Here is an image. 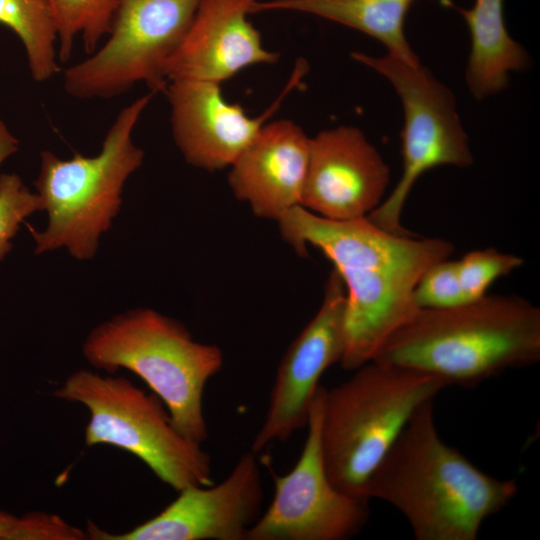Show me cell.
I'll return each mask as SVG.
<instances>
[{"mask_svg": "<svg viewBox=\"0 0 540 540\" xmlns=\"http://www.w3.org/2000/svg\"><path fill=\"white\" fill-rule=\"evenodd\" d=\"M83 355L109 374L133 372L161 399L180 434L198 444L208 438L203 393L222 368L219 347L196 342L180 322L139 308L94 328Z\"/></svg>", "mask_w": 540, "mask_h": 540, "instance_id": "5", "label": "cell"}, {"mask_svg": "<svg viewBox=\"0 0 540 540\" xmlns=\"http://www.w3.org/2000/svg\"><path fill=\"white\" fill-rule=\"evenodd\" d=\"M474 466L438 435L433 399L421 404L373 471L366 498L394 506L417 540H475L518 492Z\"/></svg>", "mask_w": 540, "mask_h": 540, "instance_id": "2", "label": "cell"}, {"mask_svg": "<svg viewBox=\"0 0 540 540\" xmlns=\"http://www.w3.org/2000/svg\"><path fill=\"white\" fill-rule=\"evenodd\" d=\"M58 399L87 407L85 444H108L140 459L174 490L209 486L211 458L201 444L174 427L161 399L122 376L81 369L54 391Z\"/></svg>", "mask_w": 540, "mask_h": 540, "instance_id": "7", "label": "cell"}, {"mask_svg": "<svg viewBox=\"0 0 540 540\" xmlns=\"http://www.w3.org/2000/svg\"><path fill=\"white\" fill-rule=\"evenodd\" d=\"M452 6L465 20L471 39L466 70L470 92L483 99L503 90L510 72L528 66L525 49L508 33L504 19V0H474L471 8Z\"/></svg>", "mask_w": 540, "mask_h": 540, "instance_id": "17", "label": "cell"}, {"mask_svg": "<svg viewBox=\"0 0 540 540\" xmlns=\"http://www.w3.org/2000/svg\"><path fill=\"white\" fill-rule=\"evenodd\" d=\"M413 299L418 309H443L464 304L457 261L447 258L431 265L417 282Z\"/></svg>", "mask_w": 540, "mask_h": 540, "instance_id": "23", "label": "cell"}, {"mask_svg": "<svg viewBox=\"0 0 540 540\" xmlns=\"http://www.w3.org/2000/svg\"><path fill=\"white\" fill-rule=\"evenodd\" d=\"M56 28L59 58L67 62L80 36L87 54L98 48L100 41L109 34L118 0H48Z\"/></svg>", "mask_w": 540, "mask_h": 540, "instance_id": "20", "label": "cell"}, {"mask_svg": "<svg viewBox=\"0 0 540 540\" xmlns=\"http://www.w3.org/2000/svg\"><path fill=\"white\" fill-rule=\"evenodd\" d=\"M81 529L56 514L29 512L22 517L0 510V540H78Z\"/></svg>", "mask_w": 540, "mask_h": 540, "instance_id": "24", "label": "cell"}, {"mask_svg": "<svg viewBox=\"0 0 540 540\" xmlns=\"http://www.w3.org/2000/svg\"><path fill=\"white\" fill-rule=\"evenodd\" d=\"M201 0H118L108 39L64 71L66 92L107 99L144 83L166 90L165 65L182 42Z\"/></svg>", "mask_w": 540, "mask_h": 540, "instance_id": "9", "label": "cell"}, {"mask_svg": "<svg viewBox=\"0 0 540 540\" xmlns=\"http://www.w3.org/2000/svg\"><path fill=\"white\" fill-rule=\"evenodd\" d=\"M346 291L333 269L320 308L290 344L277 368L265 418L251 451L259 453L275 442L287 441L307 426L319 380L346 351Z\"/></svg>", "mask_w": 540, "mask_h": 540, "instance_id": "11", "label": "cell"}, {"mask_svg": "<svg viewBox=\"0 0 540 540\" xmlns=\"http://www.w3.org/2000/svg\"><path fill=\"white\" fill-rule=\"evenodd\" d=\"M417 0H264L251 13L286 10L315 15L358 30L382 43L387 54L402 61L420 62L404 32V22Z\"/></svg>", "mask_w": 540, "mask_h": 540, "instance_id": "18", "label": "cell"}, {"mask_svg": "<svg viewBox=\"0 0 540 540\" xmlns=\"http://www.w3.org/2000/svg\"><path fill=\"white\" fill-rule=\"evenodd\" d=\"M153 95L145 94L119 112L98 155L75 153L64 160L41 152L34 185L48 225L42 232L31 229L36 254L66 247L80 260L95 255L100 235L120 209L126 180L142 165L144 152L133 143L132 133Z\"/></svg>", "mask_w": 540, "mask_h": 540, "instance_id": "6", "label": "cell"}, {"mask_svg": "<svg viewBox=\"0 0 540 540\" xmlns=\"http://www.w3.org/2000/svg\"><path fill=\"white\" fill-rule=\"evenodd\" d=\"M305 68L303 63L297 65L279 99L255 118H250L239 104L228 103L219 83L168 82L165 92L171 106L172 134L185 160L208 171L231 166L278 109L283 97L300 83Z\"/></svg>", "mask_w": 540, "mask_h": 540, "instance_id": "14", "label": "cell"}, {"mask_svg": "<svg viewBox=\"0 0 540 540\" xmlns=\"http://www.w3.org/2000/svg\"><path fill=\"white\" fill-rule=\"evenodd\" d=\"M256 0H201L182 42L165 65L170 81L221 83L254 64L279 55L262 45L248 20Z\"/></svg>", "mask_w": 540, "mask_h": 540, "instance_id": "15", "label": "cell"}, {"mask_svg": "<svg viewBox=\"0 0 540 540\" xmlns=\"http://www.w3.org/2000/svg\"><path fill=\"white\" fill-rule=\"evenodd\" d=\"M309 139L288 120L263 125L230 166L228 182L235 197L247 202L256 216L276 221L301 205Z\"/></svg>", "mask_w": 540, "mask_h": 540, "instance_id": "16", "label": "cell"}, {"mask_svg": "<svg viewBox=\"0 0 540 540\" xmlns=\"http://www.w3.org/2000/svg\"><path fill=\"white\" fill-rule=\"evenodd\" d=\"M18 143L0 120V165L18 150ZM40 210H43V203L39 194L31 192L17 174H0V261L11 250V239L20 223Z\"/></svg>", "mask_w": 540, "mask_h": 540, "instance_id": "21", "label": "cell"}, {"mask_svg": "<svg viewBox=\"0 0 540 540\" xmlns=\"http://www.w3.org/2000/svg\"><path fill=\"white\" fill-rule=\"evenodd\" d=\"M283 239L297 254L319 249L333 264L346 291V351L340 362L356 370L418 310L413 293L423 273L449 258L454 245L442 238L395 234L367 217L330 220L301 205L278 221Z\"/></svg>", "mask_w": 540, "mask_h": 540, "instance_id": "1", "label": "cell"}, {"mask_svg": "<svg viewBox=\"0 0 540 540\" xmlns=\"http://www.w3.org/2000/svg\"><path fill=\"white\" fill-rule=\"evenodd\" d=\"M0 24L20 39L35 81H47L58 72V34L48 0H0Z\"/></svg>", "mask_w": 540, "mask_h": 540, "instance_id": "19", "label": "cell"}, {"mask_svg": "<svg viewBox=\"0 0 540 540\" xmlns=\"http://www.w3.org/2000/svg\"><path fill=\"white\" fill-rule=\"evenodd\" d=\"M540 359V309L510 294L443 309H418L371 361L473 386Z\"/></svg>", "mask_w": 540, "mask_h": 540, "instance_id": "3", "label": "cell"}, {"mask_svg": "<svg viewBox=\"0 0 540 540\" xmlns=\"http://www.w3.org/2000/svg\"><path fill=\"white\" fill-rule=\"evenodd\" d=\"M524 260L494 248L473 250L457 260L458 276L465 303L480 299L498 278L522 266Z\"/></svg>", "mask_w": 540, "mask_h": 540, "instance_id": "22", "label": "cell"}, {"mask_svg": "<svg viewBox=\"0 0 540 540\" xmlns=\"http://www.w3.org/2000/svg\"><path fill=\"white\" fill-rule=\"evenodd\" d=\"M390 170L355 127L339 126L309 139L301 206L330 220L366 217L381 202Z\"/></svg>", "mask_w": 540, "mask_h": 540, "instance_id": "13", "label": "cell"}, {"mask_svg": "<svg viewBox=\"0 0 540 540\" xmlns=\"http://www.w3.org/2000/svg\"><path fill=\"white\" fill-rule=\"evenodd\" d=\"M262 476L255 453L240 456L219 484L189 486L155 517L112 534L88 521L92 540H246L261 515Z\"/></svg>", "mask_w": 540, "mask_h": 540, "instance_id": "12", "label": "cell"}, {"mask_svg": "<svg viewBox=\"0 0 540 540\" xmlns=\"http://www.w3.org/2000/svg\"><path fill=\"white\" fill-rule=\"evenodd\" d=\"M351 55L389 81L404 112L402 174L390 195L366 217L383 230L411 234L401 225V215L420 176L437 166L463 168L473 163L455 98L420 62L411 64L390 54L374 57L353 52Z\"/></svg>", "mask_w": 540, "mask_h": 540, "instance_id": "8", "label": "cell"}, {"mask_svg": "<svg viewBox=\"0 0 540 540\" xmlns=\"http://www.w3.org/2000/svg\"><path fill=\"white\" fill-rule=\"evenodd\" d=\"M449 386L417 370L370 361L326 390L321 448L340 491L365 500L369 479L416 409Z\"/></svg>", "mask_w": 540, "mask_h": 540, "instance_id": "4", "label": "cell"}, {"mask_svg": "<svg viewBox=\"0 0 540 540\" xmlns=\"http://www.w3.org/2000/svg\"><path fill=\"white\" fill-rule=\"evenodd\" d=\"M326 389L313 397L308 433L295 466L274 473L271 504L247 533L246 540H345L357 535L369 518V501L350 496L330 481L321 448Z\"/></svg>", "mask_w": 540, "mask_h": 540, "instance_id": "10", "label": "cell"}]
</instances>
